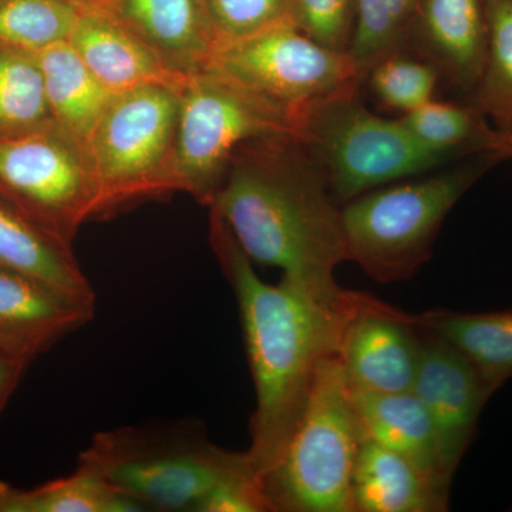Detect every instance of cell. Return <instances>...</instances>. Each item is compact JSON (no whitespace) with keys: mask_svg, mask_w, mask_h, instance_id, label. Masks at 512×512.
Wrapping results in <instances>:
<instances>
[{"mask_svg":"<svg viewBox=\"0 0 512 512\" xmlns=\"http://www.w3.org/2000/svg\"><path fill=\"white\" fill-rule=\"evenodd\" d=\"M295 136L284 110L218 74L188 77L180 87L174 173L178 192L210 207L229 164L249 141Z\"/></svg>","mask_w":512,"mask_h":512,"instance_id":"ba28073f","label":"cell"},{"mask_svg":"<svg viewBox=\"0 0 512 512\" xmlns=\"http://www.w3.org/2000/svg\"><path fill=\"white\" fill-rule=\"evenodd\" d=\"M77 467L103 478L143 511L160 512H195L215 485L254 473L245 451L215 446L192 426L100 431L79 454Z\"/></svg>","mask_w":512,"mask_h":512,"instance_id":"3957f363","label":"cell"},{"mask_svg":"<svg viewBox=\"0 0 512 512\" xmlns=\"http://www.w3.org/2000/svg\"><path fill=\"white\" fill-rule=\"evenodd\" d=\"M365 440L336 353L320 363L291 439L262 478L271 511L353 512V471Z\"/></svg>","mask_w":512,"mask_h":512,"instance_id":"5b68a950","label":"cell"},{"mask_svg":"<svg viewBox=\"0 0 512 512\" xmlns=\"http://www.w3.org/2000/svg\"><path fill=\"white\" fill-rule=\"evenodd\" d=\"M73 2L79 3V5H101L104 0H73Z\"/></svg>","mask_w":512,"mask_h":512,"instance_id":"d6a6232c","label":"cell"},{"mask_svg":"<svg viewBox=\"0 0 512 512\" xmlns=\"http://www.w3.org/2000/svg\"><path fill=\"white\" fill-rule=\"evenodd\" d=\"M143 508L83 468L39 487L0 481V512H141Z\"/></svg>","mask_w":512,"mask_h":512,"instance_id":"603a6c76","label":"cell"},{"mask_svg":"<svg viewBox=\"0 0 512 512\" xmlns=\"http://www.w3.org/2000/svg\"><path fill=\"white\" fill-rule=\"evenodd\" d=\"M318 161L292 134L244 144L210 205L252 262L272 266L326 305L348 295L335 281L348 261L342 208Z\"/></svg>","mask_w":512,"mask_h":512,"instance_id":"6da1fadb","label":"cell"},{"mask_svg":"<svg viewBox=\"0 0 512 512\" xmlns=\"http://www.w3.org/2000/svg\"><path fill=\"white\" fill-rule=\"evenodd\" d=\"M292 23L320 46L349 55L356 0H293Z\"/></svg>","mask_w":512,"mask_h":512,"instance_id":"f546056e","label":"cell"},{"mask_svg":"<svg viewBox=\"0 0 512 512\" xmlns=\"http://www.w3.org/2000/svg\"><path fill=\"white\" fill-rule=\"evenodd\" d=\"M350 393L367 439L412 461L444 490L450 488L453 477L444 466L429 413L416 394L367 393L353 387Z\"/></svg>","mask_w":512,"mask_h":512,"instance_id":"e0dca14e","label":"cell"},{"mask_svg":"<svg viewBox=\"0 0 512 512\" xmlns=\"http://www.w3.org/2000/svg\"><path fill=\"white\" fill-rule=\"evenodd\" d=\"M412 392L429 413L444 466L454 477L476 436L481 412L497 389L460 350L421 329L420 362Z\"/></svg>","mask_w":512,"mask_h":512,"instance_id":"7c38bea8","label":"cell"},{"mask_svg":"<svg viewBox=\"0 0 512 512\" xmlns=\"http://www.w3.org/2000/svg\"><path fill=\"white\" fill-rule=\"evenodd\" d=\"M494 154L410 183L383 185L342 208L348 261L379 284L412 279L433 254L454 205L494 164Z\"/></svg>","mask_w":512,"mask_h":512,"instance_id":"277c9868","label":"cell"},{"mask_svg":"<svg viewBox=\"0 0 512 512\" xmlns=\"http://www.w3.org/2000/svg\"><path fill=\"white\" fill-rule=\"evenodd\" d=\"M94 308L63 298L15 272L0 268V338L25 346L37 355L82 328Z\"/></svg>","mask_w":512,"mask_h":512,"instance_id":"ac0fdd59","label":"cell"},{"mask_svg":"<svg viewBox=\"0 0 512 512\" xmlns=\"http://www.w3.org/2000/svg\"><path fill=\"white\" fill-rule=\"evenodd\" d=\"M218 47L292 23L293 0H201ZM218 50V49H217Z\"/></svg>","mask_w":512,"mask_h":512,"instance_id":"f1b7e54d","label":"cell"},{"mask_svg":"<svg viewBox=\"0 0 512 512\" xmlns=\"http://www.w3.org/2000/svg\"><path fill=\"white\" fill-rule=\"evenodd\" d=\"M37 356L25 346L0 338V412Z\"/></svg>","mask_w":512,"mask_h":512,"instance_id":"1f68e13d","label":"cell"},{"mask_svg":"<svg viewBox=\"0 0 512 512\" xmlns=\"http://www.w3.org/2000/svg\"><path fill=\"white\" fill-rule=\"evenodd\" d=\"M195 512H272L252 471L229 477L205 495Z\"/></svg>","mask_w":512,"mask_h":512,"instance_id":"4dcf8cb0","label":"cell"},{"mask_svg":"<svg viewBox=\"0 0 512 512\" xmlns=\"http://www.w3.org/2000/svg\"><path fill=\"white\" fill-rule=\"evenodd\" d=\"M440 80L436 67L426 60L399 52L376 63L365 83L384 106L404 116L433 100Z\"/></svg>","mask_w":512,"mask_h":512,"instance_id":"83f0119b","label":"cell"},{"mask_svg":"<svg viewBox=\"0 0 512 512\" xmlns=\"http://www.w3.org/2000/svg\"><path fill=\"white\" fill-rule=\"evenodd\" d=\"M103 6L178 79L204 73L217 52L201 0H110Z\"/></svg>","mask_w":512,"mask_h":512,"instance_id":"5bb4252c","label":"cell"},{"mask_svg":"<svg viewBox=\"0 0 512 512\" xmlns=\"http://www.w3.org/2000/svg\"><path fill=\"white\" fill-rule=\"evenodd\" d=\"M400 120L424 144L456 160L480 154L511 158L507 140L470 103L433 99Z\"/></svg>","mask_w":512,"mask_h":512,"instance_id":"7402d4cb","label":"cell"},{"mask_svg":"<svg viewBox=\"0 0 512 512\" xmlns=\"http://www.w3.org/2000/svg\"><path fill=\"white\" fill-rule=\"evenodd\" d=\"M36 56L53 120L86 150L114 93L90 72L69 40L46 47Z\"/></svg>","mask_w":512,"mask_h":512,"instance_id":"ffe728a7","label":"cell"},{"mask_svg":"<svg viewBox=\"0 0 512 512\" xmlns=\"http://www.w3.org/2000/svg\"><path fill=\"white\" fill-rule=\"evenodd\" d=\"M488 46L485 0H421L404 52L436 67L468 103L483 73Z\"/></svg>","mask_w":512,"mask_h":512,"instance_id":"4fadbf2b","label":"cell"},{"mask_svg":"<svg viewBox=\"0 0 512 512\" xmlns=\"http://www.w3.org/2000/svg\"><path fill=\"white\" fill-rule=\"evenodd\" d=\"M0 200L69 245L86 222L101 217L86 150L56 121L0 134Z\"/></svg>","mask_w":512,"mask_h":512,"instance_id":"9c48e42d","label":"cell"},{"mask_svg":"<svg viewBox=\"0 0 512 512\" xmlns=\"http://www.w3.org/2000/svg\"><path fill=\"white\" fill-rule=\"evenodd\" d=\"M420 352L416 315L356 292L338 350L350 387L367 393L412 392Z\"/></svg>","mask_w":512,"mask_h":512,"instance_id":"8fae6325","label":"cell"},{"mask_svg":"<svg viewBox=\"0 0 512 512\" xmlns=\"http://www.w3.org/2000/svg\"><path fill=\"white\" fill-rule=\"evenodd\" d=\"M488 46L483 73L468 103L507 140L512 158V0H485Z\"/></svg>","mask_w":512,"mask_h":512,"instance_id":"cb8c5ba5","label":"cell"},{"mask_svg":"<svg viewBox=\"0 0 512 512\" xmlns=\"http://www.w3.org/2000/svg\"><path fill=\"white\" fill-rule=\"evenodd\" d=\"M107 2H110V0H104V3H107ZM101 5H103V3H101Z\"/></svg>","mask_w":512,"mask_h":512,"instance_id":"836d02e7","label":"cell"},{"mask_svg":"<svg viewBox=\"0 0 512 512\" xmlns=\"http://www.w3.org/2000/svg\"><path fill=\"white\" fill-rule=\"evenodd\" d=\"M180 87L148 84L111 97L86 147L99 185L101 217L178 192L174 153Z\"/></svg>","mask_w":512,"mask_h":512,"instance_id":"52a82bcc","label":"cell"},{"mask_svg":"<svg viewBox=\"0 0 512 512\" xmlns=\"http://www.w3.org/2000/svg\"><path fill=\"white\" fill-rule=\"evenodd\" d=\"M53 120L35 53L0 49V134L20 133Z\"/></svg>","mask_w":512,"mask_h":512,"instance_id":"4316f807","label":"cell"},{"mask_svg":"<svg viewBox=\"0 0 512 512\" xmlns=\"http://www.w3.org/2000/svg\"><path fill=\"white\" fill-rule=\"evenodd\" d=\"M352 504L353 512H441L448 507V490L366 437L353 471Z\"/></svg>","mask_w":512,"mask_h":512,"instance_id":"d6986e66","label":"cell"},{"mask_svg":"<svg viewBox=\"0 0 512 512\" xmlns=\"http://www.w3.org/2000/svg\"><path fill=\"white\" fill-rule=\"evenodd\" d=\"M205 72L269 101L293 123L312 104L365 84L348 53L320 46L293 23L218 47Z\"/></svg>","mask_w":512,"mask_h":512,"instance_id":"30bf717a","label":"cell"},{"mask_svg":"<svg viewBox=\"0 0 512 512\" xmlns=\"http://www.w3.org/2000/svg\"><path fill=\"white\" fill-rule=\"evenodd\" d=\"M416 323L460 350L494 389L511 379L512 309L483 313L433 311L416 315Z\"/></svg>","mask_w":512,"mask_h":512,"instance_id":"44dd1931","label":"cell"},{"mask_svg":"<svg viewBox=\"0 0 512 512\" xmlns=\"http://www.w3.org/2000/svg\"><path fill=\"white\" fill-rule=\"evenodd\" d=\"M0 268L39 282L63 298L96 306L89 278L72 245L39 227L8 202L0 200Z\"/></svg>","mask_w":512,"mask_h":512,"instance_id":"2e32d148","label":"cell"},{"mask_svg":"<svg viewBox=\"0 0 512 512\" xmlns=\"http://www.w3.org/2000/svg\"><path fill=\"white\" fill-rule=\"evenodd\" d=\"M210 241L238 303L256 394L245 453L262 481L291 439L320 363L338 353L356 292L348 291L339 305H326L285 276L279 284H268L212 212Z\"/></svg>","mask_w":512,"mask_h":512,"instance_id":"7a4b0ae2","label":"cell"},{"mask_svg":"<svg viewBox=\"0 0 512 512\" xmlns=\"http://www.w3.org/2000/svg\"><path fill=\"white\" fill-rule=\"evenodd\" d=\"M421 0H356V23L349 56L363 77L376 63L404 52Z\"/></svg>","mask_w":512,"mask_h":512,"instance_id":"d4e9b609","label":"cell"},{"mask_svg":"<svg viewBox=\"0 0 512 512\" xmlns=\"http://www.w3.org/2000/svg\"><path fill=\"white\" fill-rule=\"evenodd\" d=\"M80 12L73 0H0V49L36 55L69 40Z\"/></svg>","mask_w":512,"mask_h":512,"instance_id":"484cf974","label":"cell"},{"mask_svg":"<svg viewBox=\"0 0 512 512\" xmlns=\"http://www.w3.org/2000/svg\"><path fill=\"white\" fill-rule=\"evenodd\" d=\"M69 43L111 93L148 84L180 87L183 79L164 69L160 60L106 6L82 5Z\"/></svg>","mask_w":512,"mask_h":512,"instance_id":"9a60e30c","label":"cell"},{"mask_svg":"<svg viewBox=\"0 0 512 512\" xmlns=\"http://www.w3.org/2000/svg\"><path fill=\"white\" fill-rule=\"evenodd\" d=\"M360 90L318 101L295 121V137L325 171L336 201L458 161L424 144L402 120L367 109Z\"/></svg>","mask_w":512,"mask_h":512,"instance_id":"8992f818","label":"cell"}]
</instances>
